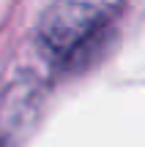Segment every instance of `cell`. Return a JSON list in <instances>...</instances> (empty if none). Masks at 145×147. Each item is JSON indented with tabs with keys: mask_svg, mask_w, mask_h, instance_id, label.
<instances>
[{
	"mask_svg": "<svg viewBox=\"0 0 145 147\" xmlns=\"http://www.w3.org/2000/svg\"><path fill=\"white\" fill-rule=\"evenodd\" d=\"M110 30V11L91 0H55L36 25V44L49 65L66 71L85 63Z\"/></svg>",
	"mask_w": 145,
	"mask_h": 147,
	"instance_id": "1",
	"label": "cell"
}]
</instances>
